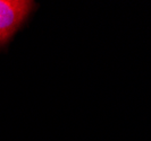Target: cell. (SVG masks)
Instances as JSON below:
<instances>
[{
  "label": "cell",
  "mask_w": 151,
  "mask_h": 141,
  "mask_svg": "<svg viewBox=\"0 0 151 141\" xmlns=\"http://www.w3.org/2000/svg\"><path fill=\"white\" fill-rule=\"evenodd\" d=\"M32 1L0 0V45L6 43L30 14Z\"/></svg>",
  "instance_id": "cell-1"
}]
</instances>
